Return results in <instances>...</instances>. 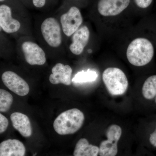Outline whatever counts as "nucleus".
<instances>
[{"mask_svg":"<svg viewBox=\"0 0 156 156\" xmlns=\"http://www.w3.org/2000/svg\"><path fill=\"white\" fill-rule=\"evenodd\" d=\"M154 53V46L150 41L144 38H137L128 45L126 56L132 65L143 66L151 61Z\"/></svg>","mask_w":156,"mask_h":156,"instance_id":"nucleus-1","label":"nucleus"},{"mask_svg":"<svg viewBox=\"0 0 156 156\" xmlns=\"http://www.w3.org/2000/svg\"><path fill=\"white\" fill-rule=\"evenodd\" d=\"M84 120L83 112L77 108L71 109L58 115L53 123V128L60 135L74 134L83 126Z\"/></svg>","mask_w":156,"mask_h":156,"instance_id":"nucleus-2","label":"nucleus"},{"mask_svg":"<svg viewBox=\"0 0 156 156\" xmlns=\"http://www.w3.org/2000/svg\"><path fill=\"white\" fill-rule=\"evenodd\" d=\"M102 80L111 95H122L128 89L127 76L123 71L118 68H107L102 74Z\"/></svg>","mask_w":156,"mask_h":156,"instance_id":"nucleus-3","label":"nucleus"},{"mask_svg":"<svg viewBox=\"0 0 156 156\" xmlns=\"http://www.w3.org/2000/svg\"><path fill=\"white\" fill-rule=\"evenodd\" d=\"M42 36L47 44L53 48H57L62 43L61 27L58 20L53 17H48L41 25Z\"/></svg>","mask_w":156,"mask_h":156,"instance_id":"nucleus-4","label":"nucleus"},{"mask_svg":"<svg viewBox=\"0 0 156 156\" xmlns=\"http://www.w3.org/2000/svg\"><path fill=\"white\" fill-rule=\"evenodd\" d=\"M122 134L119 126L112 125L107 130V140L101 143L99 147L100 156H116L118 154V144Z\"/></svg>","mask_w":156,"mask_h":156,"instance_id":"nucleus-5","label":"nucleus"},{"mask_svg":"<svg viewBox=\"0 0 156 156\" xmlns=\"http://www.w3.org/2000/svg\"><path fill=\"white\" fill-rule=\"evenodd\" d=\"M60 22L63 33L67 37H70L80 27L83 22V16L77 7L73 6L61 15Z\"/></svg>","mask_w":156,"mask_h":156,"instance_id":"nucleus-6","label":"nucleus"},{"mask_svg":"<svg viewBox=\"0 0 156 156\" xmlns=\"http://www.w3.org/2000/svg\"><path fill=\"white\" fill-rule=\"evenodd\" d=\"M1 79L3 83L8 89L19 96H25L30 92L28 83L14 71H5L2 74Z\"/></svg>","mask_w":156,"mask_h":156,"instance_id":"nucleus-7","label":"nucleus"},{"mask_svg":"<svg viewBox=\"0 0 156 156\" xmlns=\"http://www.w3.org/2000/svg\"><path fill=\"white\" fill-rule=\"evenodd\" d=\"M21 50L25 61L30 65H44L47 61L44 51L34 42H23L21 44Z\"/></svg>","mask_w":156,"mask_h":156,"instance_id":"nucleus-8","label":"nucleus"},{"mask_svg":"<svg viewBox=\"0 0 156 156\" xmlns=\"http://www.w3.org/2000/svg\"><path fill=\"white\" fill-rule=\"evenodd\" d=\"M130 2L131 0H98V12L104 17L117 16L128 8Z\"/></svg>","mask_w":156,"mask_h":156,"instance_id":"nucleus-9","label":"nucleus"},{"mask_svg":"<svg viewBox=\"0 0 156 156\" xmlns=\"http://www.w3.org/2000/svg\"><path fill=\"white\" fill-rule=\"evenodd\" d=\"M0 26L2 31L9 34L17 33L21 28V23L13 16L11 7L5 4L0 5Z\"/></svg>","mask_w":156,"mask_h":156,"instance_id":"nucleus-10","label":"nucleus"},{"mask_svg":"<svg viewBox=\"0 0 156 156\" xmlns=\"http://www.w3.org/2000/svg\"><path fill=\"white\" fill-rule=\"evenodd\" d=\"M73 69L68 65L58 62L52 69V73L49 77V81L53 85L62 84L66 86L71 85Z\"/></svg>","mask_w":156,"mask_h":156,"instance_id":"nucleus-11","label":"nucleus"},{"mask_svg":"<svg viewBox=\"0 0 156 156\" xmlns=\"http://www.w3.org/2000/svg\"><path fill=\"white\" fill-rule=\"evenodd\" d=\"M72 36V42L70 45L69 50L74 55H80L88 44L90 38V31L87 26H83Z\"/></svg>","mask_w":156,"mask_h":156,"instance_id":"nucleus-12","label":"nucleus"},{"mask_svg":"<svg viewBox=\"0 0 156 156\" xmlns=\"http://www.w3.org/2000/svg\"><path fill=\"white\" fill-rule=\"evenodd\" d=\"M25 146L17 139H9L0 143V156H24Z\"/></svg>","mask_w":156,"mask_h":156,"instance_id":"nucleus-13","label":"nucleus"},{"mask_svg":"<svg viewBox=\"0 0 156 156\" xmlns=\"http://www.w3.org/2000/svg\"><path fill=\"white\" fill-rule=\"evenodd\" d=\"M11 120L13 127L22 136L30 137L32 134V128L29 118L22 113L15 112L11 115Z\"/></svg>","mask_w":156,"mask_h":156,"instance_id":"nucleus-14","label":"nucleus"},{"mask_svg":"<svg viewBox=\"0 0 156 156\" xmlns=\"http://www.w3.org/2000/svg\"><path fill=\"white\" fill-rule=\"evenodd\" d=\"M99 147L89 144L86 138H81L77 143L74 151V156H98Z\"/></svg>","mask_w":156,"mask_h":156,"instance_id":"nucleus-15","label":"nucleus"},{"mask_svg":"<svg viewBox=\"0 0 156 156\" xmlns=\"http://www.w3.org/2000/svg\"><path fill=\"white\" fill-rule=\"evenodd\" d=\"M143 96L147 100L155 99L156 97V75L151 76L144 81L142 87Z\"/></svg>","mask_w":156,"mask_h":156,"instance_id":"nucleus-16","label":"nucleus"},{"mask_svg":"<svg viewBox=\"0 0 156 156\" xmlns=\"http://www.w3.org/2000/svg\"><path fill=\"white\" fill-rule=\"evenodd\" d=\"M98 74L95 71L88 69L77 73L72 80L74 83H83L94 82L98 78Z\"/></svg>","mask_w":156,"mask_h":156,"instance_id":"nucleus-17","label":"nucleus"},{"mask_svg":"<svg viewBox=\"0 0 156 156\" xmlns=\"http://www.w3.org/2000/svg\"><path fill=\"white\" fill-rule=\"evenodd\" d=\"M13 95L5 89H0V112H6L11 108L13 102Z\"/></svg>","mask_w":156,"mask_h":156,"instance_id":"nucleus-18","label":"nucleus"},{"mask_svg":"<svg viewBox=\"0 0 156 156\" xmlns=\"http://www.w3.org/2000/svg\"><path fill=\"white\" fill-rule=\"evenodd\" d=\"M11 51L10 45L7 40L0 34V56L7 57L9 56Z\"/></svg>","mask_w":156,"mask_h":156,"instance_id":"nucleus-19","label":"nucleus"},{"mask_svg":"<svg viewBox=\"0 0 156 156\" xmlns=\"http://www.w3.org/2000/svg\"><path fill=\"white\" fill-rule=\"evenodd\" d=\"M9 125V120L0 113V134L4 133L7 130Z\"/></svg>","mask_w":156,"mask_h":156,"instance_id":"nucleus-20","label":"nucleus"},{"mask_svg":"<svg viewBox=\"0 0 156 156\" xmlns=\"http://www.w3.org/2000/svg\"><path fill=\"white\" fill-rule=\"evenodd\" d=\"M136 5L141 9L148 8L151 5L153 0H134Z\"/></svg>","mask_w":156,"mask_h":156,"instance_id":"nucleus-21","label":"nucleus"},{"mask_svg":"<svg viewBox=\"0 0 156 156\" xmlns=\"http://www.w3.org/2000/svg\"><path fill=\"white\" fill-rule=\"evenodd\" d=\"M149 141L151 145L156 147V123L154 129L149 134Z\"/></svg>","mask_w":156,"mask_h":156,"instance_id":"nucleus-22","label":"nucleus"},{"mask_svg":"<svg viewBox=\"0 0 156 156\" xmlns=\"http://www.w3.org/2000/svg\"><path fill=\"white\" fill-rule=\"evenodd\" d=\"M46 0H33V3L35 7L41 8L46 4Z\"/></svg>","mask_w":156,"mask_h":156,"instance_id":"nucleus-23","label":"nucleus"},{"mask_svg":"<svg viewBox=\"0 0 156 156\" xmlns=\"http://www.w3.org/2000/svg\"><path fill=\"white\" fill-rule=\"evenodd\" d=\"M2 32V28H1V26H0V34Z\"/></svg>","mask_w":156,"mask_h":156,"instance_id":"nucleus-24","label":"nucleus"},{"mask_svg":"<svg viewBox=\"0 0 156 156\" xmlns=\"http://www.w3.org/2000/svg\"><path fill=\"white\" fill-rule=\"evenodd\" d=\"M6 0H0V2H5Z\"/></svg>","mask_w":156,"mask_h":156,"instance_id":"nucleus-25","label":"nucleus"},{"mask_svg":"<svg viewBox=\"0 0 156 156\" xmlns=\"http://www.w3.org/2000/svg\"><path fill=\"white\" fill-rule=\"evenodd\" d=\"M154 102H155V105H156V97L155 98V99Z\"/></svg>","mask_w":156,"mask_h":156,"instance_id":"nucleus-26","label":"nucleus"}]
</instances>
